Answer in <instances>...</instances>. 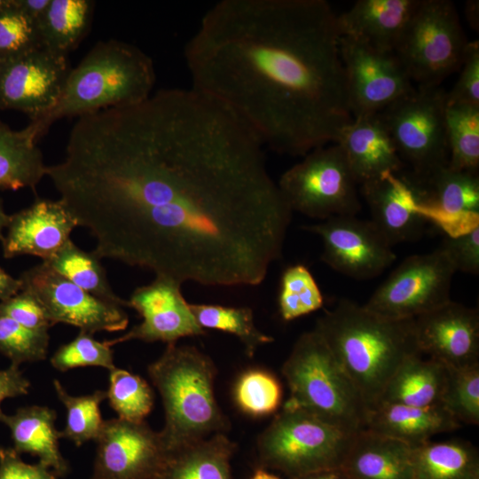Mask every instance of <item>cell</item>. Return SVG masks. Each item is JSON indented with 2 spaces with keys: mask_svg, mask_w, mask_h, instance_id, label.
<instances>
[{
  "mask_svg": "<svg viewBox=\"0 0 479 479\" xmlns=\"http://www.w3.org/2000/svg\"><path fill=\"white\" fill-rule=\"evenodd\" d=\"M236 445L224 433L167 452L153 479H232Z\"/></svg>",
  "mask_w": 479,
  "mask_h": 479,
  "instance_id": "26",
  "label": "cell"
},
{
  "mask_svg": "<svg viewBox=\"0 0 479 479\" xmlns=\"http://www.w3.org/2000/svg\"><path fill=\"white\" fill-rule=\"evenodd\" d=\"M147 370L163 402L165 424L159 433L167 452L227 430L214 394L216 366L208 356L192 346L167 344Z\"/></svg>",
  "mask_w": 479,
  "mask_h": 479,
  "instance_id": "5",
  "label": "cell"
},
{
  "mask_svg": "<svg viewBox=\"0 0 479 479\" xmlns=\"http://www.w3.org/2000/svg\"><path fill=\"white\" fill-rule=\"evenodd\" d=\"M465 14L470 27L478 31L479 27V2L477 0H469L465 4Z\"/></svg>",
  "mask_w": 479,
  "mask_h": 479,
  "instance_id": "51",
  "label": "cell"
},
{
  "mask_svg": "<svg viewBox=\"0 0 479 479\" xmlns=\"http://www.w3.org/2000/svg\"><path fill=\"white\" fill-rule=\"evenodd\" d=\"M21 289L42 304L51 323H64L91 334L124 330L129 323L123 307L107 302L80 288L41 263L19 278Z\"/></svg>",
  "mask_w": 479,
  "mask_h": 479,
  "instance_id": "13",
  "label": "cell"
},
{
  "mask_svg": "<svg viewBox=\"0 0 479 479\" xmlns=\"http://www.w3.org/2000/svg\"><path fill=\"white\" fill-rule=\"evenodd\" d=\"M282 373L290 390L283 408L307 412L350 432L365 428L363 398L315 329L296 340Z\"/></svg>",
  "mask_w": 479,
  "mask_h": 479,
  "instance_id": "6",
  "label": "cell"
},
{
  "mask_svg": "<svg viewBox=\"0 0 479 479\" xmlns=\"http://www.w3.org/2000/svg\"><path fill=\"white\" fill-rule=\"evenodd\" d=\"M411 177L422 202L451 213H479L478 173L446 166L422 180Z\"/></svg>",
  "mask_w": 479,
  "mask_h": 479,
  "instance_id": "31",
  "label": "cell"
},
{
  "mask_svg": "<svg viewBox=\"0 0 479 479\" xmlns=\"http://www.w3.org/2000/svg\"><path fill=\"white\" fill-rule=\"evenodd\" d=\"M72 67L67 56L36 49L0 65V110L27 114L31 121L58 102Z\"/></svg>",
  "mask_w": 479,
  "mask_h": 479,
  "instance_id": "15",
  "label": "cell"
},
{
  "mask_svg": "<svg viewBox=\"0 0 479 479\" xmlns=\"http://www.w3.org/2000/svg\"><path fill=\"white\" fill-rule=\"evenodd\" d=\"M106 398L118 418L134 422L145 421L153 406V392L139 375L114 367L110 370Z\"/></svg>",
  "mask_w": 479,
  "mask_h": 479,
  "instance_id": "37",
  "label": "cell"
},
{
  "mask_svg": "<svg viewBox=\"0 0 479 479\" xmlns=\"http://www.w3.org/2000/svg\"><path fill=\"white\" fill-rule=\"evenodd\" d=\"M439 248L447 255L456 271L478 275L479 227L460 236L445 237Z\"/></svg>",
  "mask_w": 479,
  "mask_h": 479,
  "instance_id": "45",
  "label": "cell"
},
{
  "mask_svg": "<svg viewBox=\"0 0 479 479\" xmlns=\"http://www.w3.org/2000/svg\"><path fill=\"white\" fill-rule=\"evenodd\" d=\"M96 442L97 479H153L167 454L160 433L145 421L105 420Z\"/></svg>",
  "mask_w": 479,
  "mask_h": 479,
  "instance_id": "16",
  "label": "cell"
},
{
  "mask_svg": "<svg viewBox=\"0 0 479 479\" xmlns=\"http://www.w3.org/2000/svg\"><path fill=\"white\" fill-rule=\"evenodd\" d=\"M336 143L358 185L404 169L379 113L353 118Z\"/></svg>",
  "mask_w": 479,
  "mask_h": 479,
  "instance_id": "21",
  "label": "cell"
},
{
  "mask_svg": "<svg viewBox=\"0 0 479 479\" xmlns=\"http://www.w3.org/2000/svg\"><path fill=\"white\" fill-rule=\"evenodd\" d=\"M421 0H358L337 15L340 36L396 51Z\"/></svg>",
  "mask_w": 479,
  "mask_h": 479,
  "instance_id": "22",
  "label": "cell"
},
{
  "mask_svg": "<svg viewBox=\"0 0 479 479\" xmlns=\"http://www.w3.org/2000/svg\"><path fill=\"white\" fill-rule=\"evenodd\" d=\"M441 86H417L380 114L409 174L422 180L448 166L445 110Z\"/></svg>",
  "mask_w": 479,
  "mask_h": 479,
  "instance_id": "8",
  "label": "cell"
},
{
  "mask_svg": "<svg viewBox=\"0 0 479 479\" xmlns=\"http://www.w3.org/2000/svg\"><path fill=\"white\" fill-rule=\"evenodd\" d=\"M42 48L37 24L14 4L0 12V65Z\"/></svg>",
  "mask_w": 479,
  "mask_h": 479,
  "instance_id": "40",
  "label": "cell"
},
{
  "mask_svg": "<svg viewBox=\"0 0 479 479\" xmlns=\"http://www.w3.org/2000/svg\"><path fill=\"white\" fill-rule=\"evenodd\" d=\"M182 284L167 277L155 276L150 284L136 288L128 301L143 318L123 335L105 341L112 347L131 340L177 343L184 337L205 334L197 323L182 292Z\"/></svg>",
  "mask_w": 479,
  "mask_h": 479,
  "instance_id": "17",
  "label": "cell"
},
{
  "mask_svg": "<svg viewBox=\"0 0 479 479\" xmlns=\"http://www.w3.org/2000/svg\"><path fill=\"white\" fill-rule=\"evenodd\" d=\"M250 479H279L275 475H272L266 470L260 468L257 469Z\"/></svg>",
  "mask_w": 479,
  "mask_h": 479,
  "instance_id": "53",
  "label": "cell"
},
{
  "mask_svg": "<svg viewBox=\"0 0 479 479\" xmlns=\"http://www.w3.org/2000/svg\"><path fill=\"white\" fill-rule=\"evenodd\" d=\"M360 185L370 221L391 246L420 239L427 222L416 213L419 188L409 174L388 173Z\"/></svg>",
  "mask_w": 479,
  "mask_h": 479,
  "instance_id": "19",
  "label": "cell"
},
{
  "mask_svg": "<svg viewBox=\"0 0 479 479\" xmlns=\"http://www.w3.org/2000/svg\"><path fill=\"white\" fill-rule=\"evenodd\" d=\"M155 80L153 59L141 49L116 39L99 41L72 67L56 105L28 125L39 140L53 122L64 117L147 99Z\"/></svg>",
  "mask_w": 479,
  "mask_h": 479,
  "instance_id": "4",
  "label": "cell"
},
{
  "mask_svg": "<svg viewBox=\"0 0 479 479\" xmlns=\"http://www.w3.org/2000/svg\"><path fill=\"white\" fill-rule=\"evenodd\" d=\"M14 4V0H0V12L11 8Z\"/></svg>",
  "mask_w": 479,
  "mask_h": 479,
  "instance_id": "54",
  "label": "cell"
},
{
  "mask_svg": "<svg viewBox=\"0 0 479 479\" xmlns=\"http://www.w3.org/2000/svg\"><path fill=\"white\" fill-rule=\"evenodd\" d=\"M326 0H221L185 45L192 88L291 156L336 143L353 116Z\"/></svg>",
  "mask_w": 479,
  "mask_h": 479,
  "instance_id": "2",
  "label": "cell"
},
{
  "mask_svg": "<svg viewBox=\"0 0 479 479\" xmlns=\"http://www.w3.org/2000/svg\"><path fill=\"white\" fill-rule=\"evenodd\" d=\"M445 122L449 146L448 167L478 173L479 106L446 105Z\"/></svg>",
  "mask_w": 479,
  "mask_h": 479,
  "instance_id": "33",
  "label": "cell"
},
{
  "mask_svg": "<svg viewBox=\"0 0 479 479\" xmlns=\"http://www.w3.org/2000/svg\"><path fill=\"white\" fill-rule=\"evenodd\" d=\"M277 185L291 210L310 218L356 216L361 209L358 184L337 143L308 153Z\"/></svg>",
  "mask_w": 479,
  "mask_h": 479,
  "instance_id": "10",
  "label": "cell"
},
{
  "mask_svg": "<svg viewBox=\"0 0 479 479\" xmlns=\"http://www.w3.org/2000/svg\"><path fill=\"white\" fill-rule=\"evenodd\" d=\"M0 317L33 330L48 331L52 326L38 300L23 289L7 300L0 301Z\"/></svg>",
  "mask_w": 479,
  "mask_h": 479,
  "instance_id": "44",
  "label": "cell"
},
{
  "mask_svg": "<svg viewBox=\"0 0 479 479\" xmlns=\"http://www.w3.org/2000/svg\"><path fill=\"white\" fill-rule=\"evenodd\" d=\"M113 349L93 334L80 331L71 342L61 345L51 357V365L61 372L82 366L114 368Z\"/></svg>",
  "mask_w": 479,
  "mask_h": 479,
  "instance_id": "42",
  "label": "cell"
},
{
  "mask_svg": "<svg viewBox=\"0 0 479 479\" xmlns=\"http://www.w3.org/2000/svg\"><path fill=\"white\" fill-rule=\"evenodd\" d=\"M93 8L90 0H51L37 25L42 47L67 56L88 34Z\"/></svg>",
  "mask_w": 479,
  "mask_h": 479,
  "instance_id": "30",
  "label": "cell"
},
{
  "mask_svg": "<svg viewBox=\"0 0 479 479\" xmlns=\"http://www.w3.org/2000/svg\"><path fill=\"white\" fill-rule=\"evenodd\" d=\"M21 290L20 279H15L0 266V301L13 296Z\"/></svg>",
  "mask_w": 479,
  "mask_h": 479,
  "instance_id": "49",
  "label": "cell"
},
{
  "mask_svg": "<svg viewBox=\"0 0 479 479\" xmlns=\"http://www.w3.org/2000/svg\"><path fill=\"white\" fill-rule=\"evenodd\" d=\"M302 229L321 238V260L352 279H373L396 259L392 246L370 220L335 216Z\"/></svg>",
  "mask_w": 479,
  "mask_h": 479,
  "instance_id": "14",
  "label": "cell"
},
{
  "mask_svg": "<svg viewBox=\"0 0 479 479\" xmlns=\"http://www.w3.org/2000/svg\"><path fill=\"white\" fill-rule=\"evenodd\" d=\"M56 412L47 406L30 405L19 408L13 414L0 413V422L11 432L12 449L39 458V462L51 468L58 476L69 467L59 448L60 431L55 428Z\"/></svg>",
  "mask_w": 479,
  "mask_h": 479,
  "instance_id": "25",
  "label": "cell"
},
{
  "mask_svg": "<svg viewBox=\"0 0 479 479\" xmlns=\"http://www.w3.org/2000/svg\"><path fill=\"white\" fill-rule=\"evenodd\" d=\"M421 354L449 368L479 364V313L450 301L414 318Z\"/></svg>",
  "mask_w": 479,
  "mask_h": 479,
  "instance_id": "18",
  "label": "cell"
},
{
  "mask_svg": "<svg viewBox=\"0 0 479 479\" xmlns=\"http://www.w3.org/2000/svg\"><path fill=\"white\" fill-rule=\"evenodd\" d=\"M234 395L241 411L259 417L271 414L279 408L282 390L274 375L264 370L253 369L240 377Z\"/></svg>",
  "mask_w": 479,
  "mask_h": 479,
  "instance_id": "39",
  "label": "cell"
},
{
  "mask_svg": "<svg viewBox=\"0 0 479 479\" xmlns=\"http://www.w3.org/2000/svg\"><path fill=\"white\" fill-rule=\"evenodd\" d=\"M51 0H15L16 6L37 25L45 13Z\"/></svg>",
  "mask_w": 479,
  "mask_h": 479,
  "instance_id": "48",
  "label": "cell"
},
{
  "mask_svg": "<svg viewBox=\"0 0 479 479\" xmlns=\"http://www.w3.org/2000/svg\"><path fill=\"white\" fill-rule=\"evenodd\" d=\"M263 147L215 99L162 89L77 117L46 176L100 259L181 284L257 286L282 255L293 213Z\"/></svg>",
  "mask_w": 479,
  "mask_h": 479,
  "instance_id": "1",
  "label": "cell"
},
{
  "mask_svg": "<svg viewBox=\"0 0 479 479\" xmlns=\"http://www.w3.org/2000/svg\"><path fill=\"white\" fill-rule=\"evenodd\" d=\"M49 340L48 331L29 329L8 318L0 317V353L13 365L45 359Z\"/></svg>",
  "mask_w": 479,
  "mask_h": 479,
  "instance_id": "41",
  "label": "cell"
},
{
  "mask_svg": "<svg viewBox=\"0 0 479 479\" xmlns=\"http://www.w3.org/2000/svg\"><path fill=\"white\" fill-rule=\"evenodd\" d=\"M468 43L452 1L421 0L395 53L412 82L439 86L459 70Z\"/></svg>",
  "mask_w": 479,
  "mask_h": 479,
  "instance_id": "9",
  "label": "cell"
},
{
  "mask_svg": "<svg viewBox=\"0 0 479 479\" xmlns=\"http://www.w3.org/2000/svg\"><path fill=\"white\" fill-rule=\"evenodd\" d=\"M190 309L202 329L218 330L235 335L253 357L262 345L272 342L273 337L260 331L248 307H228L216 304L190 303Z\"/></svg>",
  "mask_w": 479,
  "mask_h": 479,
  "instance_id": "34",
  "label": "cell"
},
{
  "mask_svg": "<svg viewBox=\"0 0 479 479\" xmlns=\"http://www.w3.org/2000/svg\"><path fill=\"white\" fill-rule=\"evenodd\" d=\"M456 270L436 250L405 258L373 293L365 308L389 319L415 318L450 302Z\"/></svg>",
  "mask_w": 479,
  "mask_h": 479,
  "instance_id": "11",
  "label": "cell"
},
{
  "mask_svg": "<svg viewBox=\"0 0 479 479\" xmlns=\"http://www.w3.org/2000/svg\"><path fill=\"white\" fill-rule=\"evenodd\" d=\"M10 220V216L4 209L2 200H0V240L4 239V229L7 227Z\"/></svg>",
  "mask_w": 479,
  "mask_h": 479,
  "instance_id": "52",
  "label": "cell"
},
{
  "mask_svg": "<svg viewBox=\"0 0 479 479\" xmlns=\"http://www.w3.org/2000/svg\"><path fill=\"white\" fill-rule=\"evenodd\" d=\"M357 432H350L307 412L285 409L257 440L263 467L289 478L341 467Z\"/></svg>",
  "mask_w": 479,
  "mask_h": 479,
  "instance_id": "7",
  "label": "cell"
},
{
  "mask_svg": "<svg viewBox=\"0 0 479 479\" xmlns=\"http://www.w3.org/2000/svg\"><path fill=\"white\" fill-rule=\"evenodd\" d=\"M460 74L452 89L446 93L447 105L479 106V43L469 42Z\"/></svg>",
  "mask_w": 479,
  "mask_h": 479,
  "instance_id": "43",
  "label": "cell"
},
{
  "mask_svg": "<svg viewBox=\"0 0 479 479\" xmlns=\"http://www.w3.org/2000/svg\"><path fill=\"white\" fill-rule=\"evenodd\" d=\"M78 223L60 200L36 198L12 216L2 240L5 258L29 255L46 260L68 240Z\"/></svg>",
  "mask_w": 479,
  "mask_h": 479,
  "instance_id": "20",
  "label": "cell"
},
{
  "mask_svg": "<svg viewBox=\"0 0 479 479\" xmlns=\"http://www.w3.org/2000/svg\"><path fill=\"white\" fill-rule=\"evenodd\" d=\"M351 381L367 410L374 405L397 368L420 351L414 318L379 316L341 299L318 318L314 328Z\"/></svg>",
  "mask_w": 479,
  "mask_h": 479,
  "instance_id": "3",
  "label": "cell"
},
{
  "mask_svg": "<svg viewBox=\"0 0 479 479\" xmlns=\"http://www.w3.org/2000/svg\"><path fill=\"white\" fill-rule=\"evenodd\" d=\"M58 475L41 462L27 464L12 448L0 446V479H57Z\"/></svg>",
  "mask_w": 479,
  "mask_h": 479,
  "instance_id": "46",
  "label": "cell"
},
{
  "mask_svg": "<svg viewBox=\"0 0 479 479\" xmlns=\"http://www.w3.org/2000/svg\"><path fill=\"white\" fill-rule=\"evenodd\" d=\"M412 453L411 445L364 428L341 467L351 479H412Z\"/></svg>",
  "mask_w": 479,
  "mask_h": 479,
  "instance_id": "24",
  "label": "cell"
},
{
  "mask_svg": "<svg viewBox=\"0 0 479 479\" xmlns=\"http://www.w3.org/2000/svg\"><path fill=\"white\" fill-rule=\"evenodd\" d=\"M459 427L442 404L419 407L378 403L367 410L365 428L415 447Z\"/></svg>",
  "mask_w": 479,
  "mask_h": 479,
  "instance_id": "23",
  "label": "cell"
},
{
  "mask_svg": "<svg viewBox=\"0 0 479 479\" xmlns=\"http://www.w3.org/2000/svg\"><path fill=\"white\" fill-rule=\"evenodd\" d=\"M323 304L321 290L305 265L297 263L285 269L278 296L279 311L284 321H292L314 312Z\"/></svg>",
  "mask_w": 479,
  "mask_h": 479,
  "instance_id": "36",
  "label": "cell"
},
{
  "mask_svg": "<svg viewBox=\"0 0 479 479\" xmlns=\"http://www.w3.org/2000/svg\"><path fill=\"white\" fill-rule=\"evenodd\" d=\"M412 479H479L476 448L461 439L412 447Z\"/></svg>",
  "mask_w": 479,
  "mask_h": 479,
  "instance_id": "29",
  "label": "cell"
},
{
  "mask_svg": "<svg viewBox=\"0 0 479 479\" xmlns=\"http://www.w3.org/2000/svg\"><path fill=\"white\" fill-rule=\"evenodd\" d=\"M447 374V367L442 363L423 359L421 355L412 357L397 368L376 404L419 407L441 404Z\"/></svg>",
  "mask_w": 479,
  "mask_h": 479,
  "instance_id": "27",
  "label": "cell"
},
{
  "mask_svg": "<svg viewBox=\"0 0 479 479\" xmlns=\"http://www.w3.org/2000/svg\"><path fill=\"white\" fill-rule=\"evenodd\" d=\"M92 479H97V478H95V477H92Z\"/></svg>",
  "mask_w": 479,
  "mask_h": 479,
  "instance_id": "55",
  "label": "cell"
},
{
  "mask_svg": "<svg viewBox=\"0 0 479 479\" xmlns=\"http://www.w3.org/2000/svg\"><path fill=\"white\" fill-rule=\"evenodd\" d=\"M349 105L353 118L381 113L414 90L413 82L394 51L340 36Z\"/></svg>",
  "mask_w": 479,
  "mask_h": 479,
  "instance_id": "12",
  "label": "cell"
},
{
  "mask_svg": "<svg viewBox=\"0 0 479 479\" xmlns=\"http://www.w3.org/2000/svg\"><path fill=\"white\" fill-rule=\"evenodd\" d=\"M20 365H11L0 370V413L1 403L6 398H12L28 393L30 381L24 376Z\"/></svg>",
  "mask_w": 479,
  "mask_h": 479,
  "instance_id": "47",
  "label": "cell"
},
{
  "mask_svg": "<svg viewBox=\"0 0 479 479\" xmlns=\"http://www.w3.org/2000/svg\"><path fill=\"white\" fill-rule=\"evenodd\" d=\"M290 479H351L342 467L310 472Z\"/></svg>",
  "mask_w": 479,
  "mask_h": 479,
  "instance_id": "50",
  "label": "cell"
},
{
  "mask_svg": "<svg viewBox=\"0 0 479 479\" xmlns=\"http://www.w3.org/2000/svg\"><path fill=\"white\" fill-rule=\"evenodd\" d=\"M53 386L67 410L66 427L60 431L61 437L71 440L76 446L90 440L96 441L105 421L99 405L106 398V391L96 390L90 395L74 397L56 379Z\"/></svg>",
  "mask_w": 479,
  "mask_h": 479,
  "instance_id": "35",
  "label": "cell"
},
{
  "mask_svg": "<svg viewBox=\"0 0 479 479\" xmlns=\"http://www.w3.org/2000/svg\"><path fill=\"white\" fill-rule=\"evenodd\" d=\"M441 404L461 424H479V364L447 367Z\"/></svg>",
  "mask_w": 479,
  "mask_h": 479,
  "instance_id": "38",
  "label": "cell"
},
{
  "mask_svg": "<svg viewBox=\"0 0 479 479\" xmlns=\"http://www.w3.org/2000/svg\"><path fill=\"white\" fill-rule=\"evenodd\" d=\"M38 138L27 125L12 130L0 122V188H32L46 176L47 166L37 146Z\"/></svg>",
  "mask_w": 479,
  "mask_h": 479,
  "instance_id": "28",
  "label": "cell"
},
{
  "mask_svg": "<svg viewBox=\"0 0 479 479\" xmlns=\"http://www.w3.org/2000/svg\"><path fill=\"white\" fill-rule=\"evenodd\" d=\"M42 263L90 294L113 304L129 307L128 301L113 291L100 258L93 251L81 249L71 239Z\"/></svg>",
  "mask_w": 479,
  "mask_h": 479,
  "instance_id": "32",
  "label": "cell"
}]
</instances>
